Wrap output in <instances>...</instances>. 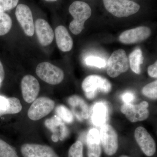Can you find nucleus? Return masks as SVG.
I'll return each instance as SVG.
<instances>
[{"mask_svg":"<svg viewBox=\"0 0 157 157\" xmlns=\"http://www.w3.org/2000/svg\"><path fill=\"white\" fill-rule=\"evenodd\" d=\"M68 103L77 119L82 121L88 119L89 107L83 98L77 95L72 96L68 98Z\"/></svg>","mask_w":157,"mask_h":157,"instance_id":"obj_15","label":"nucleus"},{"mask_svg":"<svg viewBox=\"0 0 157 157\" xmlns=\"http://www.w3.org/2000/svg\"><path fill=\"white\" fill-rule=\"evenodd\" d=\"M19 0H0V12L10 11L17 6Z\"/></svg>","mask_w":157,"mask_h":157,"instance_id":"obj_28","label":"nucleus"},{"mask_svg":"<svg viewBox=\"0 0 157 157\" xmlns=\"http://www.w3.org/2000/svg\"><path fill=\"white\" fill-rule=\"evenodd\" d=\"M0 157H18L15 149L0 139Z\"/></svg>","mask_w":157,"mask_h":157,"instance_id":"obj_24","label":"nucleus"},{"mask_svg":"<svg viewBox=\"0 0 157 157\" xmlns=\"http://www.w3.org/2000/svg\"><path fill=\"white\" fill-rule=\"evenodd\" d=\"M148 107V103L146 101L137 104L124 103L121 107V111L130 121L135 123L145 120L149 117Z\"/></svg>","mask_w":157,"mask_h":157,"instance_id":"obj_8","label":"nucleus"},{"mask_svg":"<svg viewBox=\"0 0 157 157\" xmlns=\"http://www.w3.org/2000/svg\"><path fill=\"white\" fill-rule=\"evenodd\" d=\"M1 83H2V82H1V81H0V86H1Z\"/></svg>","mask_w":157,"mask_h":157,"instance_id":"obj_35","label":"nucleus"},{"mask_svg":"<svg viewBox=\"0 0 157 157\" xmlns=\"http://www.w3.org/2000/svg\"><path fill=\"white\" fill-rule=\"evenodd\" d=\"M45 126L56 135L60 140H64L69 134L68 128L60 118L56 115L51 118L46 120L45 122Z\"/></svg>","mask_w":157,"mask_h":157,"instance_id":"obj_16","label":"nucleus"},{"mask_svg":"<svg viewBox=\"0 0 157 157\" xmlns=\"http://www.w3.org/2000/svg\"><path fill=\"white\" fill-rule=\"evenodd\" d=\"M36 31L39 43L42 46L50 45L53 41L54 34L49 24L45 20L39 18L35 24Z\"/></svg>","mask_w":157,"mask_h":157,"instance_id":"obj_14","label":"nucleus"},{"mask_svg":"<svg viewBox=\"0 0 157 157\" xmlns=\"http://www.w3.org/2000/svg\"><path fill=\"white\" fill-rule=\"evenodd\" d=\"M69 12L73 17L69 28L72 33L80 34L84 28V23L90 17L92 10L87 3L81 1H75L72 3L69 9Z\"/></svg>","mask_w":157,"mask_h":157,"instance_id":"obj_1","label":"nucleus"},{"mask_svg":"<svg viewBox=\"0 0 157 157\" xmlns=\"http://www.w3.org/2000/svg\"><path fill=\"white\" fill-rule=\"evenodd\" d=\"M147 73L149 76L153 78L157 77V62H155L153 64L151 65L147 69Z\"/></svg>","mask_w":157,"mask_h":157,"instance_id":"obj_29","label":"nucleus"},{"mask_svg":"<svg viewBox=\"0 0 157 157\" xmlns=\"http://www.w3.org/2000/svg\"><path fill=\"white\" fill-rule=\"evenodd\" d=\"M5 73L2 62L0 61V81L2 82L5 78Z\"/></svg>","mask_w":157,"mask_h":157,"instance_id":"obj_31","label":"nucleus"},{"mask_svg":"<svg viewBox=\"0 0 157 157\" xmlns=\"http://www.w3.org/2000/svg\"><path fill=\"white\" fill-rule=\"evenodd\" d=\"M21 90L24 101L28 103H33L39 95L40 85L34 76L26 75L21 80Z\"/></svg>","mask_w":157,"mask_h":157,"instance_id":"obj_12","label":"nucleus"},{"mask_svg":"<svg viewBox=\"0 0 157 157\" xmlns=\"http://www.w3.org/2000/svg\"><path fill=\"white\" fill-rule=\"evenodd\" d=\"M12 22L9 14L0 12V36L8 33L12 27Z\"/></svg>","mask_w":157,"mask_h":157,"instance_id":"obj_22","label":"nucleus"},{"mask_svg":"<svg viewBox=\"0 0 157 157\" xmlns=\"http://www.w3.org/2000/svg\"><path fill=\"white\" fill-rule=\"evenodd\" d=\"M100 137L105 154L108 156L115 154L118 148V135L115 129L110 125L104 124L100 130Z\"/></svg>","mask_w":157,"mask_h":157,"instance_id":"obj_6","label":"nucleus"},{"mask_svg":"<svg viewBox=\"0 0 157 157\" xmlns=\"http://www.w3.org/2000/svg\"><path fill=\"white\" fill-rule=\"evenodd\" d=\"M151 34L149 28L140 26L124 31L119 37L120 42L125 44L139 43L148 38Z\"/></svg>","mask_w":157,"mask_h":157,"instance_id":"obj_11","label":"nucleus"},{"mask_svg":"<svg viewBox=\"0 0 157 157\" xmlns=\"http://www.w3.org/2000/svg\"><path fill=\"white\" fill-rule=\"evenodd\" d=\"M82 88L86 98L92 100L99 92L108 94L111 91L112 85L110 82L103 76L91 75L87 76L82 82Z\"/></svg>","mask_w":157,"mask_h":157,"instance_id":"obj_2","label":"nucleus"},{"mask_svg":"<svg viewBox=\"0 0 157 157\" xmlns=\"http://www.w3.org/2000/svg\"><path fill=\"white\" fill-rule=\"evenodd\" d=\"M86 64L87 66L95 67L99 68L105 67L107 65L106 61L100 57L90 56L85 60Z\"/></svg>","mask_w":157,"mask_h":157,"instance_id":"obj_27","label":"nucleus"},{"mask_svg":"<svg viewBox=\"0 0 157 157\" xmlns=\"http://www.w3.org/2000/svg\"><path fill=\"white\" fill-rule=\"evenodd\" d=\"M68 157H83V144L80 140H77L70 147Z\"/></svg>","mask_w":157,"mask_h":157,"instance_id":"obj_26","label":"nucleus"},{"mask_svg":"<svg viewBox=\"0 0 157 157\" xmlns=\"http://www.w3.org/2000/svg\"><path fill=\"white\" fill-rule=\"evenodd\" d=\"M57 45L59 49L64 52L70 51L73 46V40L65 27L59 25L55 29Z\"/></svg>","mask_w":157,"mask_h":157,"instance_id":"obj_19","label":"nucleus"},{"mask_svg":"<svg viewBox=\"0 0 157 157\" xmlns=\"http://www.w3.org/2000/svg\"><path fill=\"white\" fill-rule=\"evenodd\" d=\"M56 115L68 124H71L74 120V117L72 112L66 106L63 105L58 106L56 108Z\"/></svg>","mask_w":157,"mask_h":157,"instance_id":"obj_23","label":"nucleus"},{"mask_svg":"<svg viewBox=\"0 0 157 157\" xmlns=\"http://www.w3.org/2000/svg\"><path fill=\"white\" fill-rule=\"evenodd\" d=\"M108 117V109L106 104L103 102H98L93 106L92 109V121L97 126L105 124Z\"/></svg>","mask_w":157,"mask_h":157,"instance_id":"obj_20","label":"nucleus"},{"mask_svg":"<svg viewBox=\"0 0 157 157\" xmlns=\"http://www.w3.org/2000/svg\"><path fill=\"white\" fill-rule=\"evenodd\" d=\"M21 152L24 157H59L51 147L35 144H24Z\"/></svg>","mask_w":157,"mask_h":157,"instance_id":"obj_13","label":"nucleus"},{"mask_svg":"<svg viewBox=\"0 0 157 157\" xmlns=\"http://www.w3.org/2000/svg\"><path fill=\"white\" fill-rule=\"evenodd\" d=\"M47 2H55V1H57V0H45Z\"/></svg>","mask_w":157,"mask_h":157,"instance_id":"obj_33","label":"nucleus"},{"mask_svg":"<svg viewBox=\"0 0 157 157\" xmlns=\"http://www.w3.org/2000/svg\"><path fill=\"white\" fill-rule=\"evenodd\" d=\"M107 65V74L112 78H115L125 73L129 67L128 59L125 51L119 49L113 52L108 59Z\"/></svg>","mask_w":157,"mask_h":157,"instance_id":"obj_4","label":"nucleus"},{"mask_svg":"<svg viewBox=\"0 0 157 157\" xmlns=\"http://www.w3.org/2000/svg\"><path fill=\"white\" fill-rule=\"evenodd\" d=\"M131 1H132V0H131Z\"/></svg>","mask_w":157,"mask_h":157,"instance_id":"obj_36","label":"nucleus"},{"mask_svg":"<svg viewBox=\"0 0 157 157\" xmlns=\"http://www.w3.org/2000/svg\"><path fill=\"white\" fill-rule=\"evenodd\" d=\"M119 157H129L128 156L125 155H121V156Z\"/></svg>","mask_w":157,"mask_h":157,"instance_id":"obj_34","label":"nucleus"},{"mask_svg":"<svg viewBox=\"0 0 157 157\" xmlns=\"http://www.w3.org/2000/svg\"><path fill=\"white\" fill-rule=\"evenodd\" d=\"M135 137L144 154L148 157L154 155L156 151L155 142L146 129L142 127H137L135 131Z\"/></svg>","mask_w":157,"mask_h":157,"instance_id":"obj_10","label":"nucleus"},{"mask_svg":"<svg viewBox=\"0 0 157 157\" xmlns=\"http://www.w3.org/2000/svg\"><path fill=\"white\" fill-rule=\"evenodd\" d=\"M15 15L25 33L29 36H33L35 32V24L29 7L25 4H19L16 7Z\"/></svg>","mask_w":157,"mask_h":157,"instance_id":"obj_9","label":"nucleus"},{"mask_svg":"<svg viewBox=\"0 0 157 157\" xmlns=\"http://www.w3.org/2000/svg\"><path fill=\"white\" fill-rule=\"evenodd\" d=\"M142 94L147 98L152 100L157 99V81L147 84L142 90Z\"/></svg>","mask_w":157,"mask_h":157,"instance_id":"obj_25","label":"nucleus"},{"mask_svg":"<svg viewBox=\"0 0 157 157\" xmlns=\"http://www.w3.org/2000/svg\"><path fill=\"white\" fill-rule=\"evenodd\" d=\"M105 9L118 17H127L136 14L140 5L131 0H103Z\"/></svg>","mask_w":157,"mask_h":157,"instance_id":"obj_3","label":"nucleus"},{"mask_svg":"<svg viewBox=\"0 0 157 157\" xmlns=\"http://www.w3.org/2000/svg\"><path fill=\"white\" fill-rule=\"evenodd\" d=\"M37 76L49 84L57 85L63 81L64 73L61 69L48 62H43L37 66Z\"/></svg>","mask_w":157,"mask_h":157,"instance_id":"obj_5","label":"nucleus"},{"mask_svg":"<svg viewBox=\"0 0 157 157\" xmlns=\"http://www.w3.org/2000/svg\"><path fill=\"white\" fill-rule=\"evenodd\" d=\"M54 101L48 97L36 98L33 102L28 112V116L31 120L36 121L45 117L54 108Z\"/></svg>","mask_w":157,"mask_h":157,"instance_id":"obj_7","label":"nucleus"},{"mask_svg":"<svg viewBox=\"0 0 157 157\" xmlns=\"http://www.w3.org/2000/svg\"><path fill=\"white\" fill-rule=\"evenodd\" d=\"M129 63L131 69L137 74L141 73L140 65L143 63L144 58L140 48H136L130 54L129 57Z\"/></svg>","mask_w":157,"mask_h":157,"instance_id":"obj_21","label":"nucleus"},{"mask_svg":"<svg viewBox=\"0 0 157 157\" xmlns=\"http://www.w3.org/2000/svg\"><path fill=\"white\" fill-rule=\"evenodd\" d=\"M52 139L54 142H57L58 141L59 138L56 135H52Z\"/></svg>","mask_w":157,"mask_h":157,"instance_id":"obj_32","label":"nucleus"},{"mask_svg":"<svg viewBox=\"0 0 157 157\" xmlns=\"http://www.w3.org/2000/svg\"><path fill=\"white\" fill-rule=\"evenodd\" d=\"M22 108L20 101L17 98L0 96V117L6 114L18 113Z\"/></svg>","mask_w":157,"mask_h":157,"instance_id":"obj_18","label":"nucleus"},{"mask_svg":"<svg viewBox=\"0 0 157 157\" xmlns=\"http://www.w3.org/2000/svg\"><path fill=\"white\" fill-rule=\"evenodd\" d=\"M121 98L124 103H131L135 99V95L132 93L128 92L124 94Z\"/></svg>","mask_w":157,"mask_h":157,"instance_id":"obj_30","label":"nucleus"},{"mask_svg":"<svg viewBox=\"0 0 157 157\" xmlns=\"http://www.w3.org/2000/svg\"><path fill=\"white\" fill-rule=\"evenodd\" d=\"M86 142L88 157H101L102 149L99 131L97 129H90L87 135Z\"/></svg>","mask_w":157,"mask_h":157,"instance_id":"obj_17","label":"nucleus"}]
</instances>
